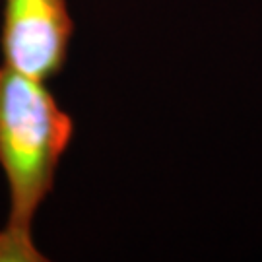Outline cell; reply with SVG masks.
<instances>
[{
	"label": "cell",
	"instance_id": "cell-1",
	"mask_svg": "<svg viewBox=\"0 0 262 262\" xmlns=\"http://www.w3.org/2000/svg\"><path fill=\"white\" fill-rule=\"evenodd\" d=\"M74 136L72 117L45 82L0 64V167L10 188L0 262H41L31 239L33 215L53 190L58 163Z\"/></svg>",
	"mask_w": 262,
	"mask_h": 262
},
{
	"label": "cell",
	"instance_id": "cell-2",
	"mask_svg": "<svg viewBox=\"0 0 262 262\" xmlns=\"http://www.w3.org/2000/svg\"><path fill=\"white\" fill-rule=\"evenodd\" d=\"M2 62L39 82L66 62L74 21L68 0H2Z\"/></svg>",
	"mask_w": 262,
	"mask_h": 262
}]
</instances>
